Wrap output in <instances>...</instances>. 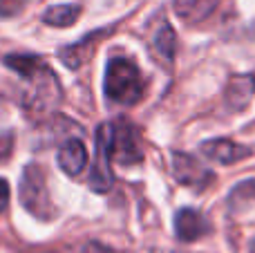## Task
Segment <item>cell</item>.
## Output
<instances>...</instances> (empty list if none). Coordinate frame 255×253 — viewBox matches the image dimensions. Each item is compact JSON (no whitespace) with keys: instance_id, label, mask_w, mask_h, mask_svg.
I'll return each instance as SVG.
<instances>
[{"instance_id":"cell-15","label":"cell","mask_w":255,"mask_h":253,"mask_svg":"<svg viewBox=\"0 0 255 253\" xmlns=\"http://www.w3.org/2000/svg\"><path fill=\"white\" fill-rule=\"evenodd\" d=\"M56 253H112L106 245L101 242H94V240H88V242H79V245H72V247H65V249L56 251Z\"/></svg>"},{"instance_id":"cell-17","label":"cell","mask_w":255,"mask_h":253,"mask_svg":"<svg viewBox=\"0 0 255 253\" xmlns=\"http://www.w3.org/2000/svg\"><path fill=\"white\" fill-rule=\"evenodd\" d=\"M9 155H11V137L4 134V137H0V164H2Z\"/></svg>"},{"instance_id":"cell-1","label":"cell","mask_w":255,"mask_h":253,"mask_svg":"<svg viewBox=\"0 0 255 253\" xmlns=\"http://www.w3.org/2000/svg\"><path fill=\"white\" fill-rule=\"evenodd\" d=\"M2 63L22 79V106L29 112L43 115L61 103V83L43 58L29 54H9Z\"/></svg>"},{"instance_id":"cell-10","label":"cell","mask_w":255,"mask_h":253,"mask_svg":"<svg viewBox=\"0 0 255 253\" xmlns=\"http://www.w3.org/2000/svg\"><path fill=\"white\" fill-rule=\"evenodd\" d=\"M255 97V76L253 74H240L229 81L226 88V103L233 110H244Z\"/></svg>"},{"instance_id":"cell-9","label":"cell","mask_w":255,"mask_h":253,"mask_svg":"<svg viewBox=\"0 0 255 253\" xmlns=\"http://www.w3.org/2000/svg\"><path fill=\"white\" fill-rule=\"evenodd\" d=\"M56 159H58V166H61L63 173L70 175V177H76V175H81L85 170V166H88V150H85V146L79 139H67V141L58 148Z\"/></svg>"},{"instance_id":"cell-3","label":"cell","mask_w":255,"mask_h":253,"mask_svg":"<svg viewBox=\"0 0 255 253\" xmlns=\"http://www.w3.org/2000/svg\"><path fill=\"white\" fill-rule=\"evenodd\" d=\"M18 193H20V204L25 206L31 215H36V218H40V220L54 218V206H52V200H49V193H47L45 170L40 168L38 164L25 166Z\"/></svg>"},{"instance_id":"cell-5","label":"cell","mask_w":255,"mask_h":253,"mask_svg":"<svg viewBox=\"0 0 255 253\" xmlns=\"http://www.w3.org/2000/svg\"><path fill=\"white\" fill-rule=\"evenodd\" d=\"M112 152H110V124H101L97 130V161L90 168L88 184L92 191L106 193L112 186Z\"/></svg>"},{"instance_id":"cell-8","label":"cell","mask_w":255,"mask_h":253,"mask_svg":"<svg viewBox=\"0 0 255 253\" xmlns=\"http://www.w3.org/2000/svg\"><path fill=\"white\" fill-rule=\"evenodd\" d=\"M211 231V222L195 209H181L175 215V233L181 242H195Z\"/></svg>"},{"instance_id":"cell-19","label":"cell","mask_w":255,"mask_h":253,"mask_svg":"<svg viewBox=\"0 0 255 253\" xmlns=\"http://www.w3.org/2000/svg\"><path fill=\"white\" fill-rule=\"evenodd\" d=\"M251 253H255V242H253V247H251Z\"/></svg>"},{"instance_id":"cell-18","label":"cell","mask_w":255,"mask_h":253,"mask_svg":"<svg viewBox=\"0 0 255 253\" xmlns=\"http://www.w3.org/2000/svg\"><path fill=\"white\" fill-rule=\"evenodd\" d=\"M7 204H9V184L7 179L0 177V213L7 209Z\"/></svg>"},{"instance_id":"cell-14","label":"cell","mask_w":255,"mask_h":253,"mask_svg":"<svg viewBox=\"0 0 255 253\" xmlns=\"http://www.w3.org/2000/svg\"><path fill=\"white\" fill-rule=\"evenodd\" d=\"M79 13H81L79 4H56V7H49L43 13V22L52 27H67L72 22H76Z\"/></svg>"},{"instance_id":"cell-13","label":"cell","mask_w":255,"mask_h":253,"mask_svg":"<svg viewBox=\"0 0 255 253\" xmlns=\"http://www.w3.org/2000/svg\"><path fill=\"white\" fill-rule=\"evenodd\" d=\"M152 47L157 52V56H161L163 61L170 63L175 58V49H177V36H175V29L168 25L166 20H161L157 25L152 34Z\"/></svg>"},{"instance_id":"cell-16","label":"cell","mask_w":255,"mask_h":253,"mask_svg":"<svg viewBox=\"0 0 255 253\" xmlns=\"http://www.w3.org/2000/svg\"><path fill=\"white\" fill-rule=\"evenodd\" d=\"M25 4V0H0V13L2 16H11Z\"/></svg>"},{"instance_id":"cell-7","label":"cell","mask_w":255,"mask_h":253,"mask_svg":"<svg viewBox=\"0 0 255 253\" xmlns=\"http://www.w3.org/2000/svg\"><path fill=\"white\" fill-rule=\"evenodd\" d=\"M251 148L235 143L231 139H208L202 143V155L217 164H235L240 159H247L251 155Z\"/></svg>"},{"instance_id":"cell-4","label":"cell","mask_w":255,"mask_h":253,"mask_svg":"<svg viewBox=\"0 0 255 253\" xmlns=\"http://www.w3.org/2000/svg\"><path fill=\"white\" fill-rule=\"evenodd\" d=\"M110 152L112 161L124 166L139 164L143 159V148H141V134L132 121L117 119L110 124Z\"/></svg>"},{"instance_id":"cell-2","label":"cell","mask_w":255,"mask_h":253,"mask_svg":"<svg viewBox=\"0 0 255 253\" xmlns=\"http://www.w3.org/2000/svg\"><path fill=\"white\" fill-rule=\"evenodd\" d=\"M103 90H106V97L117 106H134L145 94V81L134 61L115 56L108 61Z\"/></svg>"},{"instance_id":"cell-11","label":"cell","mask_w":255,"mask_h":253,"mask_svg":"<svg viewBox=\"0 0 255 253\" xmlns=\"http://www.w3.org/2000/svg\"><path fill=\"white\" fill-rule=\"evenodd\" d=\"M222 0H172L177 16L184 22H202L217 9Z\"/></svg>"},{"instance_id":"cell-12","label":"cell","mask_w":255,"mask_h":253,"mask_svg":"<svg viewBox=\"0 0 255 253\" xmlns=\"http://www.w3.org/2000/svg\"><path fill=\"white\" fill-rule=\"evenodd\" d=\"M97 38H99V34L85 36V38L79 40V43L67 45V47H61L58 56H61V61L65 63L67 67L76 70V67H81L85 61H90V56H92L94 47H97Z\"/></svg>"},{"instance_id":"cell-6","label":"cell","mask_w":255,"mask_h":253,"mask_svg":"<svg viewBox=\"0 0 255 253\" xmlns=\"http://www.w3.org/2000/svg\"><path fill=\"white\" fill-rule=\"evenodd\" d=\"M172 175L175 179L181 184V186L195 188V191H202V188L211 186L213 179H215V173L211 168L197 161L193 155H186V152H172Z\"/></svg>"}]
</instances>
